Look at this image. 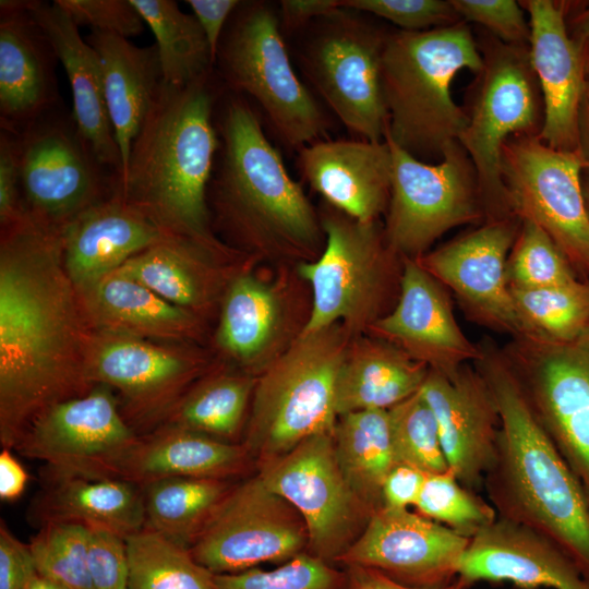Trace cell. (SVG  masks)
I'll return each instance as SVG.
<instances>
[{"label": "cell", "mask_w": 589, "mask_h": 589, "mask_svg": "<svg viewBox=\"0 0 589 589\" xmlns=\"http://www.w3.org/2000/svg\"><path fill=\"white\" fill-rule=\"evenodd\" d=\"M156 39L163 82L185 86L212 73L215 63L197 20L172 0H130Z\"/></svg>", "instance_id": "cell-38"}, {"label": "cell", "mask_w": 589, "mask_h": 589, "mask_svg": "<svg viewBox=\"0 0 589 589\" xmlns=\"http://www.w3.org/2000/svg\"><path fill=\"white\" fill-rule=\"evenodd\" d=\"M255 383L252 377L241 374L209 375L183 394L160 425L231 440L240 431Z\"/></svg>", "instance_id": "cell-39"}, {"label": "cell", "mask_w": 589, "mask_h": 589, "mask_svg": "<svg viewBox=\"0 0 589 589\" xmlns=\"http://www.w3.org/2000/svg\"><path fill=\"white\" fill-rule=\"evenodd\" d=\"M529 14V56L543 103L538 139L548 146L579 153L578 109L588 70L568 33L566 5L551 0H525Z\"/></svg>", "instance_id": "cell-23"}, {"label": "cell", "mask_w": 589, "mask_h": 589, "mask_svg": "<svg viewBox=\"0 0 589 589\" xmlns=\"http://www.w3.org/2000/svg\"><path fill=\"white\" fill-rule=\"evenodd\" d=\"M340 469L372 514L384 507L383 484L397 464L388 410H362L337 417L333 431Z\"/></svg>", "instance_id": "cell-35"}, {"label": "cell", "mask_w": 589, "mask_h": 589, "mask_svg": "<svg viewBox=\"0 0 589 589\" xmlns=\"http://www.w3.org/2000/svg\"><path fill=\"white\" fill-rule=\"evenodd\" d=\"M79 296L94 329L170 344L194 340L202 332L199 315L168 302L120 269Z\"/></svg>", "instance_id": "cell-29"}, {"label": "cell", "mask_w": 589, "mask_h": 589, "mask_svg": "<svg viewBox=\"0 0 589 589\" xmlns=\"http://www.w3.org/2000/svg\"><path fill=\"white\" fill-rule=\"evenodd\" d=\"M85 39L99 58L106 106L123 172L132 143L163 82L157 47H139L128 38L97 31Z\"/></svg>", "instance_id": "cell-31"}, {"label": "cell", "mask_w": 589, "mask_h": 589, "mask_svg": "<svg viewBox=\"0 0 589 589\" xmlns=\"http://www.w3.org/2000/svg\"><path fill=\"white\" fill-rule=\"evenodd\" d=\"M458 576L471 586L505 581L518 589H589V581L556 544L500 518L470 539Z\"/></svg>", "instance_id": "cell-25"}, {"label": "cell", "mask_w": 589, "mask_h": 589, "mask_svg": "<svg viewBox=\"0 0 589 589\" xmlns=\"http://www.w3.org/2000/svg\"><path fill=\"white\" fill-rule=\"evenodd\" d=\"M38 576L29 544L0 524V589H28Z\"/></svg>", "instance_id": "cell-52"}, {"label": "cell", "mask_w": 589, "mask_h": 589, "mask_svg": "<svg viewBox=\"0 0 589 589\" xmlns=\"http://www.w3.org/2000/svg\"><path fill=\"white\" fill-rule=\"evenodd\" d=\"M420 393L436 419L448 469L465 488L479 493L501 425L485 378L468 364L452 377L430 370Z\"/></svg>", "instance_id": "cell-21"}, {"label": "cell", "mask_w": 589, "mask_h": 589, "mask_svg": "<svg viewBox=\"0 0 589 589\" xmlns=\"http://www.w3.org/2000/svg\"><path fill=\"white\" fill-rule=\"evenodd\" d=\"M302 178L334 208L359 221H375L388 207L392 154L386 141L321 140L302 147Z\"/></svg>", "instance_id": "cell-26"}, {"label": "cell", "mask_w": 589, "mask_h": 589, "mask_svg": "<svg viewBox=\"0 0 589 589\" xmlns=\"http://www.w3.org/2000/svg\"><path fill=\"white\" fill-rule=\"evenodd\" d=\"M479 47L483 68L471 88V100L465 109L467 124L458 142L474 167L482 200L493 211L509 212L502 149L512 136L539 135L542 96L529 46L505 44L490 34Z\"/></svg>", "instance_id": "cell-8"}, {"label": "cell", "mask_w": 589, "mask_h": 589, "mask_svg": "<svg viewBox=\"0 0 589 589\" xmlns=\"http://www.w3.org/2000/svg\"><path fill=\"white\" fill-rule=\"evenodd\" d=\"M348 348L338 324L299 335L260 376L242 443L256 466L314 434L333 433L336 383Z\"/></svg>", "instance_id": "cell-6"}, {"label": "cell", "mask_w": 589, "mask_h": 589, "mask_svg": "<svg viewBox=\"0 0 589 589\" xmlns=\"http://www.w3.org/2000/svg\"><path fill=\"white\" fill-rule=\"evenodd\" d=\"M216 582L218 589H345L346 573L304 552L274 569L216 574Z\"/></svg>", "instance_id": "cell-46"}, {"label": "cell", "mask_w": 589, "mask_h": 589, "mask_svg": "<svg viewBox=\"0 0 589 589\" xmlns=\"http://www.w3.org/2000/svg\"><path fill=\"white\" fill-rule=\"evenodd\" d=\"M26 209L21 192L16 135L1 129L0 132V226L20 219Z\"/></svg>", "instance_id": "cell-51"}, {"label": "cell", "mask_w": 589, "mask_h": 589, "mask_svg": "<svg viewBox=\"0 0 589 589\" xmlns=\"http://www.w3.org/2000/svg\"><path fill=\"white\" fill-rule=\"evenodd\" d=\"M205 359L184 344L93 329L86 373L94 386L117 390L134 428L159 426L203 371Z\"/></svg>", "instance_id": "cell-18"}, {"label": "cell", "mask_w": 589, "mask_h": 589, "mask_svg": "<svg viewBox=\"0 0 589 589\" xmlns=\"http://www.w3.org/2000/svg\"><path fill=\"white\" fill-rule=\"evenodd\" d=\"M477 362L501 420L483 479L490 504L497 518L556 544L589 581V503L581 485L536 419L505 357L483 352Z\"/></svg>", "instance_id": "cell-3"}, {"label": "cell", "mask_w": 589, "mask_h": 589, "mask_svg": "<svg viewBox=\"0 0 589 589\" xmlns=\"http://www.w3.org/2000/svg\"><path fill=\"white\" fill-rule=\"evenodd\" d=\"M341 4L345 9L385 19L407 32L428 31L461 21L450 0H341Z\"/></svg>", "instance_id": "cell-47"}, {"label": "cell", "mask_w": 589, "mask_h": 589, "mask_svg": "<svg viewBox=\"0 0 589 589\" xmlns=\"http://www.w3.org/2000/svg\"><path fill=\"white\" fill-rule=\"evenodd\" d=\"M309 533L299 512L257 473L230 486L190 546L214 574L285 563L308 552Z\"/></svg>", "instance_id": "cell-16"}, {"label": "cell", "mask_w": 589, "mask_h": 589, "mask_svg": "<svg viewBox=\"0 0 589 589\" xmlns=\"http://www.w3.org/2000/svg\"><path fill=\"white\" fill-rule=\"evenodd\" d=\"M483 68L478 41L465 22L420 32L387 33L382 85L388 112L386 136L416 158L441 159L467 124L452 96L459 71Z\"/></svg>", "instance_id": "cell-5"}, {"label": "cell", "mask_w": 589, "mask_h": 589, "mask_svg": "<svg viewBox=\"0 0 589 589\" xmlns=\"http://www.w3.org/2000/svg\"><path fill=\"white\" fill-rule=\"evenodd\" d=\"M388 418L397 464L426 474L448 470L436 419L420 390L388 409Z\"/></svg>", "instance_id": "cell-43"}, {"label": "cell", "mask_w": 589, "mask_h": 589, "mask_svg": "<svg viewBox=\"0 0 589 589\" xmlns=\"http://www.w3.org/2000/svg\"><path fill=\"white\" fill-rule=\"evenodd\" d=\"M454 9L467 22L482 25L498 40L516 46H529L530 26L524 8L514 0H450Z\"/></svg>", "instance_id": "cell-48"}, {"label": "cell", "mask_w": 589, "mask_h": 589, "mask_svg": "<svg viewBox=\"0 0 589 589\" xmlns=\"http://www.w3.org/2000/svg\"><path fill=\"white\" fill-rule=\"evenodd\" d=\"M28 544L39 576L67 589H92L87 526L49 524L40 527Z\"/></svg>", "instance_id": "cell-44"}, {"label": "cell", "mask_w": 589, "mask_h": 589, "mask_svg": "<svg viewBox=\"0 0 589 589\" xmlns=\"http://www.w3.org/2000/svg\"><path fill=\"white\" fill-rule=\"evenodd\" d=\"M192 14L197 20L216 61L225 25L241 5L239 0H188Z\"/></svg>", "instance_id": "cell-54"}, {"label": "cell", "mask_w": 589, "mask_h": 589, "mask_svg": "<svg viewBox=\"0 0 589 589\" xmlns=\"http://www.w3.org/2000/svg\"><path fill=\"white\" fill-rule=\"evenodd\" d=\"M325 248L299 271L313 291L310 317L300 335L320 332L340 320L371 325L381 305L389 254L377 221H359L326 204L321 215Z\"/></svg>", "instance_id": "cell-14"}, {"label": "cell", "mask_w": 589, "mask_h": 589, "mask_svg": "<svg viewBox=\"0 0 589 589\" xmlns=\"http://www.w3.org/2000/svg\"><path fill=\"white\" fill-rule=\"evenodd\" d=\"M55 52L24 1H0L1 129L20 132L55 109Z\"/></svg>", "instance_id": "cell-28"}, {"label": "cell", "mask_w": 589, "mask_h": 589, "mask_svg": "<svg viewBox=\"0 0 589 589\" xmlns=\"http://www.w3.org/2000/svg\"><path fill=\"white\" fill-rule=\"evenodd\" d=\"M372 326L412 359L447 377L483 358L457 324L436 279L410 257L404 260L397 305Z\"/></svg>", "instance_id": "cell-22"}, {"label": "cell", "mask_w": 589, "mask_h": 589, "mask_svg": "<svg viewBox=\"0 0 589 589\" xmlns=\"http://www.w3.org/2000/svg\"><path fill=\"white\" fill-rule=\"evenodd\" d=\"M129 589H218L190 548L144 527L125 537Z\"/></svg>", "instance_id": "cell-40"}, {"label": "cell", "mask_w": 589, "mask_h": 589, "mask_svg": "<svg viewBox=\"0 0 589 589\" xmlns=\"http://www.w3.org/2000/svg\"><path fill=\"white\" fill-rule=\"evenodd\" d=\"M61 233L64 267L79 293L151 245L178 237L117 193L81 212Z\"/></svg>", "instance_id": "cell-24"}, {"label": "cell", "mask_w": 589, "mask_h": 589, "mask_svg": "<svg viewBox=\"0 0 589 589\" xmlns=\"http://www.w3.org/2000/svg\"><path fill=\"white\" fill-rule=\"evenodd\" d=\"M569 26L568 33L576 43L589 73V4L574 14Z\"/></svg>", "instance_id": "cell-58"}, {"label": "cell", "mask_w": 589, "mask_h": 589, "mask_svg": "<svg viewBox=\"0 0 589 589\" xmlns=\"http://www.w3.org/2000/svg\"><path fill=\"white\" fill-rule=\"evenodd\" d=\"M16 135L24 207L32 216L63 227L110 196L116 175L106 169L80 134L73 117L50 110Z\"/></svg>", "instance_id": "cell-15"}, {"label": "cell", "mask_w": 589, "mask_h": 589, "mask_svg": "<svg viewBox=\"0 0 589 589\" xmlns=\"http://www.w3.org/2000/svg\"><path fill=\"white\" fill-rule=\"evenodd\" d=\"M139 440L113 390L96 384L41 411L14 449L44 461L46 476L108 479L120 478Z\"/></svg>", "instance_id": "cell-13"}, {"label": "cell", "mask_w": 589, "mask_h": 589, "mask_svg": "<svg viewBox=\"0 0 589 589\" xmlns=\"http://www.w3.org/2000/svg\"><path fill=\"white\" fill-rule=\"evenodd\" d=\"M414 508L469 539L497 519L490 502L465 488L450 469L425 476Z\"/></svg>", "instance_id": "cell-42"}, {"label": "cell", "mask_w": 589, "mask_h": 589, "mask_svg": "<svg viewBox=\"0 0 589 589\" xmlns=\"http://www.w3.org/2000/svg\"><path fill=\"white\" fill-rule=\"evenodd\" d=\"M430 368L390 342L362 339L349 347L335 394L337 417L362 410H388L418 393Z\"/></svg>", "instance_id": "cell-34"}, {"label": "cell", "mask_w": 589, "mask_h": 589, "mask_svg": "<svg viewBox=\"0 0 589 589\" xmlns=\"http://www.w3.org/2000/svg\"><path fill=\"white\" fill-rule=\"evenodd\" d=\"M470 539L417 512L383 507L337 561L376 569L416 588H441L458 576Z\"/></svg>", "instance_id": "cell-19"}, {"label": "cell", "mask_w": 589, "mask_h": 589, "mask_svg": "<svg viewBox=\"0 0 589 589\" xmlns=\"http://www.w3.org/2000/svg\"><path fill=\"white\" fill-rule=\"evenodd\" d=\"M507 266L509 287L543 288L579 279L549 235L527 220H521Z\"/></svg>", "instance_id": "cell-45"}, {"label": "cell", "mask_w": 589, "mask_h": 589, "mask_svg": "<svg viewBox=\"0 0 589 589\" xmlns=\"http://www.w3.org/2000/svg\"><path fill=\"white\" fill-rule=\"evenodd\" d=\"M508 218L492 219L479 229L418 257L437 281L448 286L485 324L522 335L507 279V253L516 240Z\"/></svg>", "instance_id": "cell-20"}, {"label": "cell", "mask_w": 589, "mask_h": 589, "mask_svg": "<svg viewBox=\"0 0 589 589\" xmlns=\"http://www.w3.org/2000/svg\"><path fill=\"white\" fill-rule=\"evenodd\" d=\"M216 61L226 84L259 104L287 147L300 151L325 140L326 116L296 74L279 15L269 5L241 3L224 32Z\"/></svg>", "instance_id": "cell-7"}, {"label": "cell", "mask_w": 589, "mask_h": 589, "mask_svg": "<svg viewBox=\"0 0 589 589\" xmlns=\"http://www.w3.org/2000/svg\"><path fill=\"white\" fill-rule=\"evenodd\" d=\"M426 473L406 464H396L383 484L384 507L408 509L416 505Z\"/></svg>", "instance_id": "cell-53"}, {"label": "cell", "mask_w": 589, "mask_h": 589, "mask_svg": "<svg viewBox=\"0 0 589 589\" xmlns=\"http://www.w3.org/2000/svg\"><path fill=\"white\" fill-rule=\"evenodd\" d=\"M145 527L190 548L230 485L228 480L172 477L140 485Z\"/></svg>", "instance_id": "cell-37"}, {"label": "cell", "mask_w": 589, "mask_h": 589, "mask_svg": "<svg viewBox=\"0 0 589 589\" xmlns=\"http://www.w3.org/2000/svg\"><path fill=\"white\" fill-rule=\"evenodd\" d=\"M509 290L522 327L520 336L569 341L589 326V283L575 279L543 288Z\"/></svg>", "instance_id": "cell-41"}, {"label": "cell", "mask_w": 589, "mask_h": 589, "mask_svg": "<svg viewBox=\"0 0 589 589\" xmlns=\"http://www.w3.org/2000/svg\"><path fill=\"white\" fill-rule=\"evenodd\" d=\"M314 22L300 53L303 72L349 131L362 140L385 141L381 63L387 33L345 8Z\"/></svg>", "instance_id": "cell-9"}, {"label": "cell", "mask_w": 589, "mask_h": 589, "mask_svg": "<svg viewBox=\"0 0 589 589\" xmlns=\"http://www.w3.org/2000/svg\"><path fill=\"white\" fill-rule=\"evenodd\" d=\"M24 5L65 71L72 93V117L80 134L98 161L119 178L122 160L106 106L96 51L57 1L27 0Z\"/></svg>", "instance_id": "cell-27"}, {"label": "cell", "mask_w": 589, "mask_h": 589, "mask_svg": "<svg viewBox=\"0 0 589 589\" xmlns=\"http://www.w3.org/2000/svg\"><path fill=\"white\" fill-rule=\"evenodd\" d=\"M253 461L243 444L163 424L140 436L120 478L137 485L172 477L228 480L247 472Z\"/></svg>", "instance_id": "cell-30"}, {"label": "cell", "mask_w": 589, "mask_h": 589, "mask_svg": "<svg viewBox=\"0 0 589 589\" xmlns=\"http://www.w3.org/2000/svg\"><path fill=\"white\" fill-rule=\"evenodd\" d=\"M586 164L579 153L554 149L538 136L516 135L502 149V179L509 212L543 229L569 265L589 278Z\"/></svg>", "instance_id": "cell-11"}, {"label": "cell", "mask_w": 589, "mask_h": 589, "mask_svg": "<svg viewBox=\"0 0 589 589\" xmlns=\"http://www.w3.org/2000/svg\"><path fill=\"white\" fill-rule=\"evenodd\" d=\"M88 575L92 589H129L125 537L88 527Z\"/></svg>", "instance_id": "cell-49"}, {"label": "cell", "mask_w": 589, "mask_h": 589, "mask_svg": "<svg viewBox=\"0 0 589 589\" xmlns=\"http://www.w3.org/2000/svg\"><path fill=\"white\" fill-rule=\"evenodd\" d=\"M28 589H67V588L38 575L34 579V581L32 582Z\"/></svg>", "instance_id": "cell-60"}, {"label": "cell", "mask_w": 589, "mask_h": 589, "mask_svg": "<svg viewBox=\"0 0 589 589\" xmlns=\"http://www.w3.org/2000/svg\"><path fill=\"white\" fill-rule=\"evenodd\" d=\"M279 320L274 290L251 274H238L224 290L216 342L240 364L251 365L269 345Z\"/></svg>", "instance_id": "cell-36"}, {"label": "cell", "mask_w": 589, "mask_h": 589, "mask_svg": "<svg viewBox=\"0 0 589 589\" xmlns=\"http://www.w3.org/2000/svg\"><path fill=\"white\" fill-rule=\"evenodd\" d=\"M80 26L124 38L143 32L144 21L130 0H56Z\"/></svg>", "instance_id": "cell-50"}, {"label": "cell", "mask_w": 589, "mask_h": 589, "mask_svg": "<svg viewBox=\"0 0 589 589\" xmlns=\"http://www.w3.org/2000/svg\"><path fill=\"white\" fill-rule=\"evenodd\" d=\"M345 589H428L416 588L399 584L381 572L360 565H347ZM471 585L462 577L457 576L449 585L432 589H469Z\"/></svg>", "instance_id": "cell-56"}, {"label": "cell", "mask_w": 589, "mask_h": 589, "mask_svg": "<svg viewBox=\"0 0 589 589\" xmlns=\"http://www.w3.org/2000/svg\"><path fill=\"white\" fill-rule=\"evenodd\" d=\"M283 31H297L342 8L341 0H283L279 2Z\"/></svg>", "instance_id": "cell-55"}, {"label": "cell", "mask_w": 589, "mask_h": 589, "mask_svg": "<svg viewBox=\"0 0 589 589\" xmlns=\"http://www.w3.org/2000/svg\"><path fill=\"white\" fill-rule=\"evenodd\" d=\"M221 257L195 241L171 237L132 256L118 269L168 302L200 315L229 281L216 267Z\"/></svg>", "instance_id": "cell-33"}, {"label": "cell", "mask_w": 589, "mask_h": 589, "mask_svg": "<svg viewBox=\"0 0 589 589\" xmlns=\"http://www.w3.org/2000/svg\"><path fill=\"white\" fill-rule=\"evenodd\" d=\"M578 146L586 164L585 173L589 175V73L578 109Z\"/></svg>", "instance_id": "cell-59"}, {"label": "cell", "mask_w": 589, "mask_h": 589, "mask_svg": "<svg viewBox=\"0 0 589 589\" xmlns=\"http://www.w3.org/2000/svg\"><path fill=\"white\" fill-rule=\"evenodd\" d=\"M211 73L181 87L161 82L112 193L173 236L228 256L211 227L207 191L220 148Z\"/></svg>", "instance_id": "cell-2"}, {"label": "cell", "mask_w": 589, "mask_h": 589, "mask_svg": "<svg viewBox=\"0 0 589 589\" xmlns=\"http://www.w3.org/2000/svg\"><path fill=\"white\" fill-rule=\"evenodd\" d=\"M27 480V472L11 453V448L3 447L0 453V498H19L25 491Z\"/></svg>", "instance_id": "cell-57"}, {"label": "cell", "mask_w": 589, "mask_h": 589, "mask_svg": "<svg viewBox=\"0 0 589 589\" xmlns=\"http://www.w3.org/2000/svg\"><path fill=\"white\" fill-rule=\"evenodd\" d=\"M257 468L265 484L302 516L308 552L328 563L337 564L373 515L340 469L333 433L314 434Z\"/></svg>", "instance_id": "cell-17"}, {"label": "cell", "mask_w": 589, "mask_h": 589, "mask_svg": "<svg viewBox=\"0 0 589 589\" xmlns=\"http://www.w3.org/2000/svg\"><path fill=\"white\" fill-rule=\"evenodd\" d=\"M505 359L589 503V326L569 341L518 336Z\"/></svg>", "instance_id": "cell-12"}, {"label": "cell", "mask_w": 589, "mask_h": 589, "mask_svg": "<svg viewBox=\"0 0 589 589\" xmlns=\"http://www.w3.org/2000/svg\"><path fill=\"white\" fill-rule=\"evenodd\" d=\"M392 182L384 235L390 250L421 256L449 229L480 220L482 195L474 167L459 142L429 164L385 137Z\"/></svg>", "instance_id": "cell-10"}, {"label": "cell", "mask_w": 589, "mask_h": 589, "mask_svg": "<svg viewBox=\"0 0 589 589\" xmlns=\"http://www.w3.org/2000/svg\"><path fill=\"white\" fill-rule=\"evenodd\" d=\"M33 502L31 520L39 527L76 522L104 527L127 537L145 527L141 486L121 478L88 479L46 476Z\"/></svg>", "instance_id": "cell-32"}, {"label": "cell", "mask_w": 589, "mask_h": 589, "mask_svg": "<svg viewBox=\"0 0 589 589\" xmlns=\"http://www.w3.org/2000/svg\"><path fill=\"white\" fill-rule=\"evenodd\" d=\"M61 228L27 212L1 228L0 442L11 449L41 411L93 387L94 328L64 267Z\"/></svg>", "instance_id": "cell-1"}, {"label": "cell", "mask_w": 589, "mask_h": 589, "mask_svg": "<svg viewBox=\"0 0 589 589\" xmlns=\"http://www.w3.org/2000/svg\"><path fill=\"white\" fill-rule=\"evenodd\" d=\"M582 183H584L585 200H586V204L589 211V175L586 173L585 180H582Z\"/></svg>", "instance_id": "cell-61"}, {"label": "cell", "mask_w": 589, "mask_h": 589, "mask_svg": "<svg viewBox=\"0 0 589 589\" xmlns=\"http://www.w3.org/2000/svg\"><path fill=\"white\" fill-rule=\"evenodd\" d=\"M218 132L219 163L211 182L220 227L250 248L312 251L324 235L321 218L255 112L244 100L230 99Z\"/></svg>", "instance_id": "cell-4"}]
</instances>
